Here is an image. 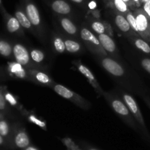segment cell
<instances>
[{"label":"cell","mask_w":150,"mask_h":150,"mask_svg":"<svg viewBox=\"0 0 150 150\" xmlns=\"http://www.w3.org/2000/svg\"><path fill=\"white\" fill-rule=\"evenodd\" d=\"M95 59L118 86L141 97L146 94V87L140 76L124 60L116 59L109 56L95 57Z\"/></svg>","instance_id":"6da1fadb"},{"label":"cell","mask_w":150,"mask_h":150,"mask_svg":"<svg viewBox=\"0 0 150 150\" xmlns=\"http://www.w3.org/2000/svg\"><path fill=\"white\" fill-rule=\"evenodd\" d=\"M103 98L105 100L109 106L122 120L125 124L127 125L128 127H130L137 133H141L139 126L138 125L137 122L130 113V110L127 108V105L114 89L110 92L104 91L103 94Z\"/></svg>","instance_id":"7a4b0ae2"},{"label":"cell","mask_w":150,"mask_h":150,"mask_svg":"<svg viewBox=\"0 0 150 150\" xmlns=\"http://www.w3.org/2000/svg\"><path fill=\"white\" fill-rule=\"evenodd\" d=\"M20 4L36 31V38L46 44L48 41L47 28L37 4L33 0H20Z\"/></svg>","instance_id":"3957f363"},{"label":"cell","mask_w":150,"mask_h":150,"mask_svg":"<svg viewBox=\"0 0 150 150\" xmlns=\"http://www.w3.org/2000/svg\"><path fill=\"white\" fill-rule=\"evenodd\" d=\"M114 89L121 97L122 99L124 100V102L127 105V108L130 110L133 117H134L138 125L139 126V128L141 130V133L144 137H146V139H150V136L147 130V128H146V125L145 124L142 113L141 111V109L139 108V105H138L137 102L135 100V98H133V95L120 86H117Z\"/></svg>","instance_id":"277c9868"},{"label":"cell","mask_w":150,"mask_h":150,"mask_svg":"<svg viewBox=\"0 0 150 150\" xmlns=\"http://www.w3.org/2000/svg\"><path fill=\"white\" fill-rule=\"evenodd\" d=\"M80 40L86 49L92 53L95 57H105L108 56L98 38V35L92 32L86 23L79 26Z\"/></svg>","instance_id":"5b68a950"},{"label":"cell","mask_w":150,"mask_h":150,"mask_svg":"<svg viewBox=\"0 0 150 150\" xmlns=\"http://www.w3.org/2000/svg\"><path fill=\"white\" fill-rule=\"evenodd\" d=\"M51 89L62 98L70 101L74 105H77L78 107L82 108L83 110L88 111L90 109L91 106H92V104L89 100H86L76 92L70 90L64 85L55 83L54 86L51 87Z\"/></svg>","instance_id":"8992f818"},{"label":"cell","mask_w":150,"mask_h":150,"mask_svg":"<svg viewBox=\"0 0 150 150\" xmlns=\"http://www.w3.org/2000/svg\"><path fill=\"white\" fill-rule=\"evenodd\" d=\"M13 60L28 69H42L32 62L29 53V48L18 42H13Z\"/></svg>","instance_id":"52a82bcc"},{"label":"cell","mask_w":150,"mask_h":150,"mask_svg":"<svg viewBox=\"0 0 150 150\" xmlns=\"http://www.w3.org/2000/svg\"><path fill=\"white\" fill-rule=\"evenodd\" d=\"M1 13L3 16L5 29L8 33L16 38H26L24 29L22 27L17 18L10 14L5 8L1 10Z\"/></svg>","instance_id":"ba28073f"},{"label":"cell","mask_w":150,"mask_h":150,"mask_svg":"<svg viewBox=\"0 0 150 150\" xmlns=\"http://www.w3.org/2000/svg\"><path fill=\"white\" fill-rule=\"evenodd\" d=\"M72 64L76 68L78 71L80 72L86 79H87L88 82L90 83L92 87L93 88L94 90L95 91L98 98H100L103 97V94L104 90L101 87L100 84L99 83L98 81L97 80L96 77L95 76L94 73H92V70L85 65L80 59H75L72 62Z\"/></svg>","instance_id":"9c48e42d"},{"label":"cell","mask_w":150,"mask_h":150,"mask_svg":"<svg viewBox=\"0 0 150 150\" xmlns=\"http://www.w3.org/2000/svg\"><path fill=\"white\" fill-rule=\"evenodd\" d=\"M57 23L59 27V29L58 30L63 35L75 39L80 40L79 26L73 21L72 18L68 16H57Z\"/></svg>","instance_id":"30bf717a"},{"label":"cell","mask_w":150,"mask_h":150,"mask_svg":"<svg viewBox=\"0 0 150 150\" xmlns=\"http://www.w3.org/2000/svg\"><path fill=\"white\" fill-rule=\"evenodd\" d=\"M136 20L139 34L141 38L150 43V20L142 7L133 11Z\"/></svg>","instance_id":"8fae6325"},{"label":"cell","mask_w":150,"mask_h":150,"mask_svg":"<svg viewBox=\"0 0 150 150\" xmlns=\"http://www.w3.org/2000/svg\"><path fill=\"white\" fill-rule=\"evenodd\" d=\"M6 70L9 76L13 79L31 82L29 69L26 68L15 60L9 61L7 62Z\"/></svg>","instance_id":"7c38bea8"},{"label":"cell","mask_w":150,"mask_h":150,"mask_svg":"<svg viewBox=\"0 0 150 150\" xmlns=\"http://www.w3.org/2000/svg\"><path fill=\"white\" fill-rule=\"evenodd\" d=\"M31 82L44 87L51 88L56 83L47 70L40 69H29Z\"/></svg>","instance_id":"4fadbf2b"},{"label":"cell","mask_w":150,"mask_h":150,"mask_svg":"<svg viewBox=\"0 0 150 150\" xmlns=\"http://www.w3.org/2000/svg\"><path fill=\"white\" fill-rule=\"evenodd\" d=\"M98 35V38L103 48L106 51L108 56L116 59H122L120 50H119L117 43L112 36L107 35V34H100V35Z\"/></svg>","instance_id":"5bb4252c"},{"label":"cell","mask_w":150,"mask_h":150,"mask_svg":"<svg viewBox=\"0 0 150 150\" xmlns=\"http://www.w3.org/2000/svg\"><path fill=\"white\" fill-rule=\"evenodd\" d=\"M45 1L57 16L73 17L74 10L67 0H45Z\"/></svg>","instance_id":"9a60e30c"},{"label":"cell","mask_w":150,"mask_h":150,"mask_svg":"<svg viewBox=\"0 0 150 150\" xmlns=\"http://www.w3.org/2000/svg\"><path fill=\"white\" fill-rule=\"evenodd\" d=\"M86 25L96 35L107 34L112 37L114 35V31H113L112 27H111V24L106 21L102 20L100 18H97L89 17L86 20Z\"/></svg>","instance_id":"2e32d148"},{"label":"cell","mask_w":150,"mask_h":150,"mask_svg":"<svg viewBox=\"0 0 150 150\" xmlns=\"http://www.w3.org/2000/svg\"><path fill=\"white\" fill-rule=\"evenodd\" d=\"M112 21L115 27L118 29V31L121 33V35H123L126 39L130 38V37L133 36V35L138 36L133 32V29H131L127 18H126L124 15L114 10Z\"/></svg>","instance_id":"e0dca14e"},{"label":"cell","mask_w":150,"mask_h":150,"mask_svg":"<svg viewBox=\"0 0 150 150\" xmlns=\"http://www.w3.org/2000/svg\"><path fill=\"white\" fill-rule=\"evenodd\" d=\"M29 53L32 62L42 70L48 71L49 69V62H48L49 58L47 53L40 48H33V47H29Z\"/></svg>","instance_id":"ac0fdd59"},{"label":"cell","mask_w":150,"mask_h":150,"mask_svg":"<svg viewBox=\"0 0 150 150\" xmlns=\"http://www.w3.org/2000/svg\"><path fill=\"white\" fill-rule=\"evenodd\" d=\"M49 42L52 51L56 54H62L66 52L65 44L63 35L59 30L51 32Z\"/></svg>","instance_id":"d6986e66"},{"label":"cell","mask_w":150,"mask_h":150,"mask_svg":"<svg viewBox=\"0 0 150 150\" xmlns=\"http://www.w3.org/2000/svg\"><path fill=\"white\" fill-rule=\"evenodd\" d=\"M14 16L17 18V19L18 20V21L20 22L22 27L24 29V30H26L27 32H29V33H31L32 35H34V36L36 38V31H35L33 25L32 24L30 20H29V18L27 17L26 13H25V11L23 10V7H21V4H18V5L16 6V10H15Z\"/></svg>","instance_id":"ffe728a7"},{"label":"cell","mask_w":150,"mask_h":150,"mask_svg":"<svg viewBox=\"0 0 150 150\" xmlns=\"http://www.w3.org/2000/svg\"><path fill=\"white\" fill-rule=\"evenodd\" d=\"M62 35L64 40L66 52L72 54H82L84 53L86 47L84 46L83 42L80 40L67 37L63 34Z\"/></svg>","instance_id":"44dd1931"},{"label":"cell","mask_w":150,"mask_h":150,"mask_svg":"<svg viewBox=\"0 0 150 150\" xmlns=\"http://www.w3.org/2000/svg\"><path fill=\"white\" fill-rule=\"evenodd\" d=\"M130 45L139 52L142 53L146 55L150 56V43L141 38L140 36H133L127 38Z\"/></svg>","instance_id":"7402d4cb"},{"label":"cell","mask_w":150,"mask_h":150,"mask_svg":"<svg viewBox=\"0 0 150 150\" xmlns=\"http://www.w3.org/2000/svg\"><path fill=\"white\" fill-rule=\"evenodd\" d=\"M129 59L130 61L138 64L141 68L147 73L150 74V57L140 52L138 54L136 52H130L129 54Z\"/></svg>","instance_id":"603a6c76"},{"label":"cell","mask_w":150,"mask_h":150,"mask_svg":"<svg viewBox=\"0 0 150 150\" xmlns=\"http://www.w3.org/2000/svg\"><path fill=\"white\" fill-rule=\"evenodd\" d=\"M14 144L19 149H24L31 145V141L26 129L23 127L16 130L14 135Z\"/></svg>","instance_id":"cb8c5ba5"},{"label":"cell","mask_w":150,"mask_h":150,"mask_svg":"<svg viewBox=\"0 0 150 150\" xmlns=\"http://www.w3.org/2000/svg\"><path fill=\"white\" fill-rule=\"evenodd\" d=\"M1 89L2 90L3 94H4V98H5V100L7 102V103L10 105V107H13V108H16L22 115V114L26 110V108L19 102L18 98L16 95H13L12 92H10L5 86H1Z\"/></svg>","instance_id":"d4e9b609"},{"label":"cell","mask_w":150,"mask_h":150,"mask_svg":"<svg viewBox=\"0 0 150 150\" xmlns=\"http://www.w3.org/2000/svg\"><path fill=\"white\" fill-rule=\"evenodd\" d=\"M22 117H24L29 122L32 123V124L38 126L42 129L43 130L47 131V123L44 120H42L41 117H38L34 111H28V110H25L23 113L22 114Z\"/></svg>","instance_id":"484cf974"},{"label":"cell","mask_w":150,"mask_h":150,"mask_svg":"<svg viewBox=\"0 0 150 150\" xmlns=\"http://www.w3.org/2000/svg\"><path fill=\"white\" fill-rule=\"evenodd\" d=\"M13 42L0 37V56L6 59H13Z\"/></svg>","instance_id":"4316f807"},{"label":"cell","mask_w":150,"mask_h":150,"mask_svg":"<svg viewBox=\"0 0 150 150\" xmlns=\"http://www.w3.org/2000/svg\"><path fill=\"white\" fill-rule=\"evenodd\" d=\"M109 6L114 11L118 12L124 16H125L129 11L131 10L128 5L123 0H114Z\"/></svg>","instance_id":"83f0119b"},{"label":"cell","mask_w":150,"mask_h":150,"mask_svg":"<svg viewBox=\"0 0 150 150\" xmlns=\"http://www.w3.org/2000/svg\"><path fill=\"white\" fill-rule=\"evenodd\" d=\"M11 131V127L8 122L4 118L0 120V134L4 138L7 137Z\"/></svg>","instance_id":"f1b7e54d"},{"label":"cell","mask_w":150,"mask_h":150,"mask_svg":"<svg viewBox=\"0 0 150 150\" xmlns=\"http://www.w3.org/2000/svg\"><path fill=\"white\" fill-rule=\"evenodd\" d=\"M125 16V18H127V21H128L129 24H130V27L133 29V32H134L138 36H140L139 34V30H138L137 24H136V18H135L134 14H133V12L132 11V10H130V11H129Z\"/></svg>","instance_id":"f546056e"},{"label":"cell","mask_w":150,"mask_h":150,"mask_svg":"<svg viewBox=\"0 0 150 150\" xmlns=\"http://www.w3.org/2000/svg\"><path fill=\"white\" fill-rule=\"evenodd\" d=\"M61 141L63 144L67 147V150H81L70 138H63Z\"/></svg>","instance_id":"4dcf8cb0"},{"label":"cell","mask_w":150,"mask_h":150,"mask_svg":"<svg viewBox=\"0 0 150 150\" xmlns=\"http://www.w3.org/2000/svg\"><path fill=\"white\" fill-rule=\"evenodd\" d=\"M10 106V105L6 101L4 95L3 94L2 90H1V86H0V111H2L4 113H7L9 111Z\"/></svg>","instance_id":"1f68e13d"},{"label":"cell","mask_w":150,"mask_h":150,"mask_svg":"<svg viewBox=\"0 0 150 150\" xmlns=\"http://www.w3.org/2000/svg\"><path fill=\"white\" fill-rule=\"evenodd\" d=\"M70 1H72L74 4H77L79 7H81L82 9H83V10L87 13L90 12V10L89 8V1H88L87 0H70Z\"/></svg>","instance_id":"d6a6232c"},{"label":"cell","mask_w":150,"mask_h":150,"mask_svg":"<svg viewBox=\"0 0 150 150\" xmlns=\"http://www.w3.org/2000/svg\"><path fill=\"white\" fill-rule=\"evenodd\" d=\"M142 8L143 9L144 13H146V16H148V18H149L150 20V3H144V4H143L142 6Z\"/></svg>","instance_id":"836d02e7"},{"label":"cell","mask_w":150,"mask_h":150,"mask_svg":"<svg viewBox=\"0 0 150 150\" xmlns=\"http://www.w3.org/2000/svg\"><path fill=\"white\" fill-rule=\"evenodd\" d=\"M123 1H124L125 2L126 4H127V5H128V7H130V9L133 12L134 11V10H136V8H137V7H136V5H135L134 3H133V0H123Z\"/></svg>","instance_id":"e575fe53"},{"label":"cell","mask_w":150,"mask_h":150,"mask_svg":"<svg viewBox=\"0 0 150 150\" xmlns=\"http://www.w3.org/2000/svg\"><path fill=\"white\" fill-rule=\"evenodd\" d=\"M142 99L144 100V101L145 102V103L146 104V105H147L148 107L150 108V98L149 96H147L146 95V94H144V95H143L142 96Z\"/></svg>","instance_id":"d590c367"},{"label":"cell","mask_w":150,"mask_h":150,"mask_svg":"<svg viewBox=\"0 0 150 150\" xmlns=\"http://www.w3.org/2000/svg\"><path fill=\"white\" fill-rule=\"evenodd\" d=\"M133 1L137 8H139V7H142V0H133Z\"/></svg>","instance_id":"8d00e7d4"},{"label":"cell","mask_w":150,"mask_h":150,"mask_svg":"<svg viewBox=\"0 0 150 150\" xmlns=\"http://www.w3.org/2000/svg\"><path fill=\"white\" fill-rule=\"evenodd\" d=\"M23 150H39L37 147H35V146H32V145H29L27 147L24 148Z\"/></svg>","instance_id":"74e56055"},{"label":"cell","mask_w":150,"mask_h":150,"mask_svg":"<svg viewBox=\"0 0 150 150\" xmlns=\"http://www.w3.org/2000/svg\"><path fill=\"white\" fill-rule=\"evenodd\" d=\"M85 149L86 150H99V149H95V148H94V147H92V146H87V145H85Z\"/></svg>","instance_id":"f35d334b"},{"label":"cell","mask_w":150,"mask_h":150,"mask_svg":"<svg viewBox=\"0 0 150 150\" xmlns=\"http://www.w3.org/2000/svg\"><path fill=\"white\" fill-rule=\"evenodd\" d=\"M113 1H114V0H103L104 2H105V4H106L107 5H108V6H109L110 4H111V3L113 2Z\"/></svg>","instance_id":"ab89813d"},{"label":"cell","mask_w":150,"mask_h":150,"mask_svg":"<svg viewBox=\"0 0 150 150\" xmlns=\"http://www.w3.org/2000/svg\"><path fill=\"white\" fill-rule=\"evenodd\" d=\"M3 9H4V7L2 4V1H1V0H0V12H1Z\"/></svg>","instance_id":"60d3db41"},{"label":"cell","mask_w":150,"mask_h":150,"mask_svg":"<svg viewBox=\"0 0 150 150\" xmlns=\"http://www.w3.org/2000/svg\"><path fill=\"white\" fill-rule=\"evenodd\" d=\"M3 136H1V134H0V145L3 144H4V139H3Z\"/></svg>","instance_id":"b9f144b4"},{"label":"cell","mask_w":150,"mask_h":150,"mask_svg":"<svg viewBox=\"0 0 150 150\" xmlns=\"http://www.w3.org/2000/svg\"><path fill=\"white\" fill-rule=\"evenodd\" d=\"M142 4H144V3H150V0H142Z\"/></svg>","instance_id":"7bdbcfd3"},{"label":"cell","mask_w":150,"mask_h":150,"mask_svg":"<svg viewBox=\"0 0 150 150\" xmlns=\"http://www.w3.org/2000/svg\"><path fill=\"white\" fill-rule=\"evenodd\" d=\"M3 118H4V117H3V114H1V112H0V120H1V119H3Z\"/></svg>","instance_id":"ee69618b"}]
</instances>
